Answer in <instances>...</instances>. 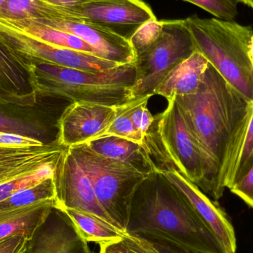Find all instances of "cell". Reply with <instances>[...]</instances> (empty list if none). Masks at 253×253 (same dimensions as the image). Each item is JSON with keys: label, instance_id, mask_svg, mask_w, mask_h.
I'll return each instance as SVG.
<instances>
[{"label": "cell", "instance_id": "6da1fadb", "mask_svg": "<svg viewBox=\"0 0 253 253\" xmlns=\"http://www.w3.org/2000/svg\"><path fill=\"white\" fill-rule=\"evenodd\" d=\"M173 98L202 158V190L217 202L225 191L227 159L251 102L211 64L196 93Z\"/></svg>", "mask_w": 253, "mask_h": 253}, {"label": "cell", "instance_id": "7a4b0ae2", "mask_svg": "<svg viewBox=\"0 0 253 253\" xmlns=\"http://www.w3.org/2000/svg\"><path fill=\"white\" fill-rule=\"evenodd\" d=\"M126 234L166 238L198 253L225 252L181 192L157 168L134 196Z\"/></svg>", "mask_w": 253, "mask_h": 253}, {"label": "cell", "instance_id": "3957f363", "mask_svg": "<svg viewBox=\"0 0 253 253\" xmlns=\"http://www.w3.org/2000/svg\"><path fill=\"white\" fill-rule=\"evenodd\" d=\"M25 70L33 92L38 96L112 107L132 100L131 87L136 77L134 63L99 73L49 63L28 65Z\"/></svg>", "mask_w": 253, "mask_h": 253}, {"label": "cell", "instance_id": "277c9868", "mask_svg": "<svg viewBox=\"0 0 253 253\" xmlns=\"http://www.w3.org/2000/svg\"><path fill=\"white\" fill-rule=\"evenodd\" d=\"M200 52L248 102L253 101V69L248 55L253 28L233 20L197 16L184 19Z\"/></svg>", "mask_w": 253, "mask_h": 253}, {"label": "cell", "instance_id": "5b68a950", "mask_svg": "<svg viewBox=\"0 0 253 253\" xmlns=\"http://www.w3.org/2000/svg\"><path fill=\"white\" fill-rule=\"evenodd\" d=\"M68 148L88 175L101 206L115 225L126 233L134 196L149 174L100 156L84 144Z\"/></svg>", "mask_w": 253, "mask_h": 253}, {"label": "cell", "instance_id": "8992f818", "mask_svg": "<svg viewBox=\"0 0 253 253\" xmlns=\"http://www.w3.org/2000/svg\"><path fill=\"white\" fill-rule=\"evenodd\" d=\"M196 47L185 20L163 21L156 42L136 56V77L131 99L154 96L156 87L178 64L190 57Z\"/></svg>", "mask_w": 253, "mask_h": 253}, {"label": "cell", "instance_id": "52a82bcc", "mask_svg": "<svg viewBox=\"0 0 253 253\" xmlns=\"http://www.w3.org/2000/svg\"><path fill=\"white\" fill-rule=\"evenodd\" d=\"M168 102L166 110L156 118V132L150 130L146 144L152 158L156 156L161 164L167 162L172 165L202 190L205 172L200 153L175 99Z\"/></svg>", "mask_w": 253, "mask_h": 253}, {"label": "cell", "instance_id": "ba28073f", "mask_svg": "<svg viewBox=\"0 0 253 253\" xmlns=\"http://www.w3.org/2000/svg\"><path fill=\"white\" fill-rule=\"evenodd\" d=\"M62 99L33 93L13 96L0 92V133L21 135L43 144L58 140Z\"/></svg>", "mask_w": 253, "mask_h": 253}, {"label": "cell", "instance_id": "9c48e42d", "mask_svg": "<svg viewBox=\"0 0 253 253\" xmlns=\"http://www.w3.org/2000/svg\"><path fill=\"white\" fill-rule=\"evenodd\" d=\"M0 42L25 69L30 65L49 63L86 72L99 73L120 65L90 53L50 45L18 32L1 22Z\"/></svg>", "mask_w": 253, "mask_h": 253}, {"label": "cell", "instance_id": "30bf717a", "mask_svg": "<svg viewBox=\"0 0 253 253\" xmlns=\"http://www.w3.org/2000/svg\"><path fill=\"white\" fill-rule=\"evenodd\" d=\"M68 18L98 25H142L156 16L143 0H90L71 7H61L44 1L40 19Z\"/></svg>", "mask_w": 253, "mask_h": 253}, {"label": "cell", "instance_id": "8fae6325", "mask_svg": "<svg viewBox=\"0 0 253 253\" xmlns=\"http://www.w3.org/2000/svg\"><path fill=\"white\" fill-rule=\"evenodd\" d=\"M54 184L56 206L93 214L117 227L101 206L88 175L68 147L58 162Z\"/></svg>", "mask_w": 253, "mask_h": 253}, {"label": "cell", "instance_id": "7c38bea8", "mask_svg": "<svg viewBox=\"0 0 253 253\" xmlns=\"http://www.w3.org/2000/svg\"><path fill=\"white\" fill-rule=\"evenodd\" d=\"M157 169L181 192L195 212L216 237L224 251L236 253L237 243L234 227L216 202L169 164L164 162L161 166H157Z\"/></svg>", "mask_w": 253, "mask_h": 253}, {"label": "cell", "instance_id": "4fadbf2b", "mask_svg": "<svg viewBox=\"0 0 253 253\" xmlns=\"http://www.w3.org/2000/svg\"><path fill=\"white\" fill-rule=\"evenodd\" d=\"M55 29L75 35L91 46L101 58L120 65L134 63L136 59L129 38L108 26L68 18L36 19Z\"/></svg>", "mask_w": 253, "mask_h": 253}, {"label": "cell", "instance_id": "5bb4252c", "mask_svg": "<svg viewBox=\"0 0 253 253\" xmlns=\"http://www.w3.org/2000/svg\"><path fill=\"white\" fill-rule=\"evenodd\" d=\"M116 115V107L71 102L59 117L58 141L68 147L84 144L105 131Z\"/></svg>", "mask_w": 253, "mask_h": 253}, {"label": "cell", "instance_id": "9a60e30c", "mask_svg": "<svg viewBox=\"0 0 253 253\" xmlns=\"http://www.w3.org/2000/svg\"><path fill=\"white\" fill-rule=\"evenodd\" d=\"M25 253L92 252L74 221L56 205L28 241Z\"/></svg>", "mask_w": 253, "mask_h": 253}, {"label": "cell", "instance_id": "2e32d148", "mask_svg": "<svg viewBox=\"0 0 253 253\" xmlns=\"http://www.w3.org/2000/svg\"><path fill=\"white\" fill-rule=\"evenodd\" d=\"M67 147L58 140L40 145L0 144V185L57 166Z\"/></svg>", "mask_w": 253, "mask_h": 253}, {"label": "cell", "instance_id": "e0dca14e", "mask_svg": "<svg viewBox=\"0 0 253 253\" xmlns=\"http://www.w3.org/2000/svg\"><path fill=\"white\" fill-rule=\"evenodd\" d=\"M210 63L196 50L190 57L175 66L156 87L154 95L169 100L175 96L193 94L199 90Z\"/></svg>", "mask_w": 253, "mask_h": 253}, {"label": "cell", "instance_id": "ac0fdd59", "mask_svg": "<svg viewBox=\"0 0 253 253\" xmlns=\"http://www.w3.org/2000/svg\"><path fill=\"white\" fill-rule=\"evenodd\" d=\"M84 144L100 156L129 164L144 173L150 174L157 168L146 142L140 144L120 137L108 136Z\"/></svg>", "mask_w": 253, "mask_h": 253}, {"label": "cell", "instance_id": "d6986e66", "mask_svg": "<svg viewBox=\"0 0 253 253\" xmlns=\"http://www.w3.org/2000/svg\"><path fill=\"white\" fill-rule=\"evenodd\" d=\"M253 167V101L236 133L224 173V187L230 190Z\"/></svg>", "mask_w": 253, "mask_h": 253}, {"label": "cell", "instance_id": "ffe728a7", "mask_svg": "<svg viewBox=\"0 0 253 253\" xmlns=\"http://www.w3.org/2000/svg\"><path fill=\"white\" fill-rule=\"evenodd\" d=\"M56 205V199H51L25 208L0 210V242L19 234L31 239Z\"/></svg>", "mask_w": 253, "mask_h": 253}, {"label": "cell", "instance_id": "44dd1931", "mask_svg": "<svg viewBox=\"0 0 253 253\" xmlns=\"http://www.w3.org/2000/svg\"><path fill=\"white\" fill-rule=\"evenodd\" d=\"M0 22L18 32L29 36L50 45L72 49L99 56L97 52L91 46L79 37L69 33L47 26L36 19L10 21L0 19Z\"/></svg>", "mask_w": 253, "mask_h": 253}, {"label": "cell", "instance_id": "7402d4cb", "mask_svg": "<svg viewBox=\"0 0 253 253\" xmlns=\"http://www.w3.org/2000/svg\"><path fill=\"white\" fill-rule=\"evenodd\" d=\"M74 221L86 242L98 244L99 246L122 242L126 233L102 218L74 209H63Z\"/></svg>", "mask_w": 253, "mask_h": 253}, {"label": "cell", "instance_id": "603a6c76", "mask_svg": "<svg viewBox=\"0 0 253 253\" xmlns=\"http://www.w3.org/2000/svg\"><path fill=\"white\" fill-rule=\"evenodd\" d=\"M0 92L13 96L32 94L28 73L0 42Z\"/></svg>", "mask_w": 253, "mask_h": 253}, {"label": "cell", "instance_id": "cb8c5ba5", "mask_svg": "<svg viewBox=\"0 0 253 253\" xmlns=\"http://www.w3.org/2000/svg\"><path fill=\"white\" fill-rule=\"evenodd\" d=\"M54 177L48 178L37 185L16 192L0 202V210L25 208L44 201L55 199Z\"/></svg>", "mask_w": 253, "mask_h": 253}, {"label": "cell", "instance_id": "d4e9b609", "mask_svg": "<svg viewBox=\"0 0 253 253\" xmlns=\"http://www.w3.org/2000/svg\"><path fill=\"white\" fill-rule=\"evenodd\" d=\"M128 102L116 107L117 115L114 121L105 131L101 132L92 140L99 139L108 136H116L129 140L138 144H145V138L135 129L133 123L129 117Z\"/></svg>", "mask_w": 253, "mask_h": 253}, {"label": "cell", "instance_id": "484cf974", "mask_svg": "<svg viewBox=\"0 0 253 253\" xmlns=\"http://www.w3.org/2000/svg\"><path fill=\"white\" fill-rule=\"evenodd\" d=\"M42 0H6L0 8V19L4 20L36 19Z\"/></svg>", "mask_w": 253, "mask_h": 253}, {"label": "cell", "instance_id": "4316f807", "mask_svg": "<svg viewBox=\"0 0 253 253\" xmlns=\"http://www.w3.org/2000/svg\"><path fill=\"white\" fill-rule=\"evenodd\" d=\"M163 27V21H150L139 25L132 33L129 40L135 56L144 52L157 40Z\"/></svg>", "mask_w": 253, "mask_h": 253}, {"label": "cell", "instance_id": "83f0119b", "mask_svg": "<svg viewBox=\"0 0 253 253\" xmlns=\"http://www.w3.org/2000/svg\"><path fill=\"white\" fill-rule=\"evenodd\" d=\"M56 168V166L46 168L32 175L16 178L13 181L1 184L0 185V202L5 200L19 190L37 185L47 178H53L54 177Z\"/></svg>", "mask_w": 253, "mask_h": 253}, {"label": "cell", "instance_id": "f1b7e54d", "mask_svg": "<svg viewBox=\"0 0 253 253\" xmlns=\"http://www.w3.org/2000/svg\"><path fill=\"white\" fill-rule=\"evenodd\" d=\"M150 96L134 99L128 102L129 117L135 129L146 138L150 129L154 125L156 118L153 117L147 108Z\"/></svg>", "mask_w": 253, "mask_h": 253}, {"label": "cell", "instance_id": "f546056e", "mask_svg": "<svg viewBox=\"0 0 253 253\" xmlns=\"http://www.w3.org/2000/svg\"><path fill=\"white\" fill-rule=\"evenodd\" d=\"M195 4L221 20H233L238 16L237 1L235 0H182Z\"/></svg>", "mask_w": 253, "mask_h": 253}, {"label": "cell", "instance_id": "4dcf8cb0", "mask_svg": "<svg viewBox=\"0 0 253 253\" xmlns=\"http://www.w3.org/2000/svg\"><path fill=\"white\" fill-rule=\"evenodd\" d=\"M230 190L253 210V167Z\"/></svg>", "mask_w": 253, "mask_h": 253}, {"label": "cell", "instance_id": "1f68e13d", "mask_svg": "<svg viewBox=\"0 0 253 253\" xmlns=\"http://www.w3.org/2000/svg\"><path fill=\"white\" fill-rule=\"evenodd\" d=\"M144 239L153 244L160 253H198L166 238L152 237Z\"/></svg>", "mask_w": 253, "mask_h": 253}, {"label": "cell", "instance_id": "d6a6232c", "mask_svg": "<svg viewBox=\"0 0 253 253\" xmlns=\"http://www.w3.org/2000/svg\"><path fill=\"white\" fill-rule=\"evenodd\" d=\"M29 238L24 234L15 235L0 242V253H25Z\"/></svg>", "mask_w": 253, "mask_h": 253}, {"label": "cell", "instance_id": "836d02e7", "mask_svg": "<svg viewBox=\"0 0 253 253\" xmlns=\"http://www.w3.org/2000/svg\"><path fill=\"white\" fill-rule=\"evenodd\" d=\"M124 242L132 253H160L153 244L138 236L126 234Z\"/></svg>", "mask_w": 253, "mask_h": 253}, {"label": "cell", "instance_id": "e575fe53", "mask_svg": "<svg viewBox=\"0 0 253 253\" xmlns=\"http://www.w3.org/2000/svg\"><path fill=\"white\" fill-rule=\"evenodd\" d=\"M99 253H132L124 240L99 246Z\"/></svg>", "mask_w": 253, "mask_h": 253}, {"label": "cell", "instance_id": "d590c367", "mask_svg": "<svg viewBox=\"0 0 253 253\" xmlns=\"http://www.w3.org/2000/svg\"><path fill=\"white\" fill-rule=\"evenodd\" d=\"M46 2L61 7H71L84 4L90 0H44Z\"/></svg>", "mask_w": 253, "mask_h": 253}, {"label": "cell", "instance_id": "8d00e7d4", "mask_svg": "<svg viewBox=\"0 0 253 253\" xmlns=\"http://www.w3.org/2000/svg\"><path fill=\"white\" fill-rule=\"evenodd\" d=\"M248 55L249 58L250 62H251V66L253 69V34L251 36V40H250L249 44L248 47Z\"/></svg>", "mask_w": 253, "mask_h": 253}, {"label": "cell", "instance_id": "74e56055", "mask_svg": "<svg viewBox=\"0 0 253 253\" xmlns=\"http://www.w3.org/2000/svg\"><path fill=\"white\" fill-rule=\"evenodd\" d=\"M239 2L243 3L245 5L253 8V0H237Z\"/></svg>", "mask_w": 253, "mask_h": 253}, {"label": "cell", "instance_id": "f35d334b", "mask_svg": "<svg viewBox=\"0 0 253 253\" xmlns=\"http://www.w3.org/2000/svg\"><path fill=\"white\" fill-rule=\"evenodd\" d=\"M6 0H0V8H1V6L3 5L4 2H5Z\"/></svg>", "mask_w": 253, "mask_h": 253}, {"label": "cell", "instance_id": "ab89813d", "mask_svg": "<svg viewBox=\"0 0 253 253\" xmlns=\"http://www.w3.org/2000/svg\"><path fill=\"white\" fill-rule=\"evenodd\" d=\"M224 253H230L226 252V251H225V252H224Z\"/></svg>", "mask_w": 253, "mask_h": 253}]
</instances>
